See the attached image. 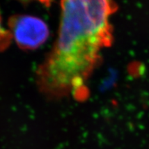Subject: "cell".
<instances>
[{"mask_svg": "<svg viewBox=\"0 0 149 149\" xmlns=\"http://www.w3.org/2000/svg\"><path fill=\"white\" fill-rule=\"evenodd\" d=\"M109 1L69 0L61 5L59 33L54 48L40 68V85L53 94L76 93L110 42Z\"/></svg>", "mask_w": 149, "mask_h": 149, "instance_id": "1", "label": "cell"}, {"mask_svg": "<svg viewBox=\"0 0 149 149\" xmlns=\"http://www.w3.org/2000/svg\"><path fill=\"white\" fill-rule=\"evenodd\" d=\"M8 27L12 38L22 49H37L49 38V27L42 18L37 16L31 15L12 16L8 22Z\"/></svg>", "mask_w": 149, "mask_h": 149, "instance_id": "2", "label": "cell"}, {"mask_svg": "<svg viewBox=\"0 0 149 149\" xmlns=\"http://www.w3.org/2000/svg\"><path fill=\"white\" fill-rule=\"evenodd\" d=\"M12 40L9 30H7L2 25V16L0 13V52L3 51L9 46Z\"/></svg>", "mask_w": 149, "mask_h": 149, "instance_id": "3", "label": "cell"}]
</instances>
